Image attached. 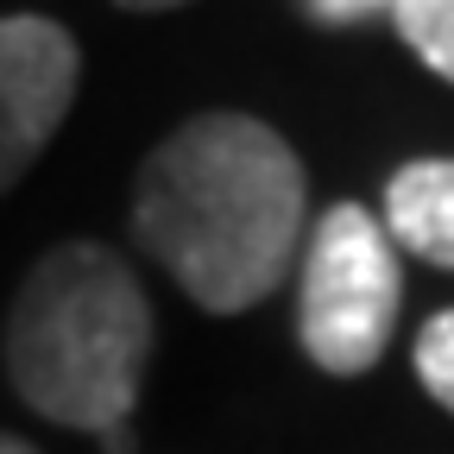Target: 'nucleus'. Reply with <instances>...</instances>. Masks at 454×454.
Segmentation results:
<instances>
[{
    "instance_id": "1",
    "label": "nucleus",
    "mask_w": 454,
    "mask_h": 454,
    "mask_svg": "<svg viewBox=\"0 0 454 454\" xmlns=\"http://www.w3.org/2000/svg\"><path fill=\"white\" fill-rule=\"evenodd\" d=\"M303 164L253 114H196L133 190L139 247L215 316L265 303L303 247Z\"/></svg>"
},
{
    "instance_id": "2",
    "label": "nucleus",
    "mask_w": 454,
    "mask_h": 454,
    "mask_svg": "<svg viewBox=\"0 0 454 454\" xmlns=\"http://www.w3.org/2000/svg\"><path fill=\"white\" fill-rule=\"evenodd\" d=\"M145 360L152 303L121 253L70 240L26 271L7 309V372L44 423L82 435L133 423Z\"/></svg>"
},
{
    "instance_id": "3",
    "label": "nucleus",
    "mask_w": 454,
    "mask_h": 454,
    "mask_svg": "<svg viewBox=\"0 0 454 454\" xmlns=\"http://www.w3.org/2000/svg\"><path fill=\"white\" fill-rule=\"evenodd\" d=\"M397 303H404V278H397V247L385 221L360 202H334L303 247V354L340 379L379 366L397 328Z\"/></svg>"
},
{
    "instance_id": "4",
    "label": "nucleus",
    "mask_w": 454,
    "mask_h": 454,
    "mask_svg": "<svg viewBox=\"0 0 454 454\" xmlns=\"http://www.w3.org/2000/svg\"><path fill=\"white\" fill-rule=\"evenodd\" d=\"M76 76H82L76 38L57 20H38V13L0 20V196L57 139L76 101Z\"/></svg>"
},
{
    "instance_id": "5",
    "label": "nucleus",
    "mask_w": 454,
    "mask_h": 454,
    "mask_svg": "<svg viewBox=\"0 0 454 454\" xmlns=\"http://www.w3.org/2000/svg\"><path fill=\"white\" fill-rule=\"evenodd\" d=\"M385 234L391 247L454 271V158H417L385 184Z\"/></svg>"
},
{
    "instance_id": "6",
    "label": "nucleus",
    "mask_w": 454,
    "mask_h": 454,
    "mask_svg": "<svg viewBox=\"0 0 454 454\" xmlns=\"http://www.w3.org/2000/svg\"><path fill=\"white\" fill-rule=\"evenodd\" d=\"M391 26L404 32V44L423 57L435 76L454 82V0H397Z\"/></svg>"
},
{
    "instance_id": "7",
    "label": "nucleus",
    "mask_w": 454,
    "mask_h": 454,
    "mask_svg": "<svg viewBox=\"0 0 454 454\" xmlns=\"http://www.w3.org/2000/svg\"><path fill=\"white\" fill-rule=\"evenodd\" d=\"M417 379L442 411H454V309L429 316L417 334Z\"/></svg>"
},
{
    "instance_id": "8",
    "label": "nucleus",
    "mask_w": 454,
    "mask_h": 454,
    "mask_svg": "<svg viewBox=\"0 0 454 454\" xmlns=\"http://www.w3.org/2000/svg\"><path fill=\"white\" fill-rule=\"evenodd\" d=\"M309 13L322 26H348V20H366V13H397V0H309Z\"/></svg>"
},
{
    "instance_id": "9",
    "label": "nucleus",
    "mask_w": 454,
    "mask_h": 454,
    "mask_svg": "<svg viewBox=\"0 0 454 454\" xmlns=\"http://www.w3.org/2000/svg\"><path fill=\"white\" fill-rule=\"evenodd\" d=\"M101 448H107V454H133V423H114V429H101Z\"/></svg>"
},
{
    "instance_id": "10",
    "label": "nucleus",
    "mask_w": 454,
    "mask_h": 454,
    "mask_svg": "<svg viewBox=\"0 0 454 454\" xmlns=\"http://www.w3.org/2000/svg\"><path fill=\"white\" fill-rule=\"evenodd\" d=\"M121 7H133V13H164V7H184V0H121Z\"/></svg>"
},
{
    "instance_id": "11",
    "label": "nucleus",
    "mask_w": 454,
    "mask_h": 454,
    "mask_svg": "<svg viewBox=\"0 0 454 454\" xmlns=\"http://www.w3.org/2000/svg\"><path fill=\"white\" fill-rule=\"evenodd\" d=\"M0 454H38L32 442H20V435H7V429H0Z\"/></svg>"
}]
</instances>
